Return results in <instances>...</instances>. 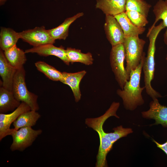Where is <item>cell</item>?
Segmentation results:
<instances>
[{
  "label": "cell",
  "mask_w": 167,
  "mask_h": 167,
  "mask_svg": "<svg viewBox=\"0 0 167 167\" xmlns=\"http://www.w3.org/2000/svg\"><path fill=\"white\" fill-rule=\"evenodd\" d=\"M153 12L155 15V20L148 31L155 26L158 21L162 20L167 28L164 35V40L167 46V0H159L154 6Z\"/></svg>",
  "instance_id": "7402d4cb"
},
{
  "label": "cell",
  "mask_w": 167,
  "mask_h": 167,
  "mask_svg": "<svg viewBox=\"0 0 167 167\" xmlns=\"http://www.w3.org/2000/svg\"><path fill=\"white\" fill-rule=\"evenodd\" d=\"M62 73V78L60 82L69 86L75 97V101L78 102L80 100L81 94L79 84L82 79L86 73L85 70L75 73Z\"/></svg>",
  "instance_id": "5bb4252c"
},
{
  "label": "cell",
  "mask_w": 167,
  "mask_h": 167,
  "mask_svg": "<svg viewBox=\"0 0 167 167\" xmlns=\"http://www.w3.org/2000/svg\"><path fill=\"white\" fill-rule=\"evenodd\" d=\"M109 118V115L105 113L99 117L87 118L85 120V124L97 132L100 139L99 149L101 151L110 149L118 139L133 132L131 128H124L122 126L113 128V129L114 131L113 132H105L103 129V125Z\"/></svg>",
  "instance_id": "3957f363"
},
{
  "label": "cell",
  "mask_w": 167,
  "mask_h": 167,
  "mask_svg": "<svg viewBox=\"0 0 167 167\" xmlns=\"http://www.w3.org/2000/svg\"><path fill=\"white\" fill-rule=\"evenodd\" d=\"M6 0H0V5H2L4 4Z\"/></svg>",
  "instance_id": "83f0119b"
},
{
  "label": "cell",
  "mask_w": 167,
  "mask_h": 167,
  "mask_svg": "<svg viewBox=\"0 0 167 167\" xmlns=\"http://www.w3.org/2000/svg\"><path fill=\"white\" fill-rule=\"evenodd\" d=\"M153 141L156 144L157 147L162 150L167 155V140L163 144H160L154 139H153Z\"/></svg>",
  "instance_id": "4316f807"
},
{
  "label": "cell",
  "mask_w": 167,
  "mask_h": 167,
  "mask_svg": "<svg viewBox=\"0 0 167 167\" xmlns=\"http://www.w3.org/2000/svg\"><path fill=\"white\" fill-rule=\"evenodd\" d=\"M151 6L144 0H126V11H136L146 17Z\"/></svg>",
  "instance_id": "d4e9b609"
},
{
  "label": "cell",
  "mask_w": 167,
  "mask_h": 167,
  "mask_svg": "<svg viewBox=\"0 0 167 167\" xmlns=\"http://www.w3.org/2000/svg\"><path fill=\"white\" fill-rule=\"evenodd\" d=\"M145 57L144 52L139 64L131 71L129 80L126 82L123 89L117 90V94L122 99L124 107L126 109L133 110L144 103L142 92L145 88L141 87L140 83Z\"/></svg>",
  "instance_id": "6da1fadb"
},
{
  "label": "cell",
  "mask_w": 167,
  "mask_h": 167,
  "mask_svg": "<svg viewBox=\"0 0 167 167\" xmlns=\"http://www.w3.org/2000/svg\"><path fill=\"white\" fill-rule=\"evenodd\" d=\"M141 113L144 118L154 119V124H160L164 127H167V107L161 105L157 99L153 100L150 103L149 110Z\"/></svg>",
  "instance_id": "8fae6325"
},
{
  "label": "cell",
  "mask_w": 167,
  "mask_h": 167,
  "mask_svg": "<svg viewBox=\"0 0 167 167\" xmlns=\"http://www.w3.org/2000/svg\"><path fill=\"white\" fill-rule=\"evenodd\" d=\"M165 27L163 23L161 22L158 25L155 26L150 31L148 32L147 35V36L149 38V43L147 56L145 58L142 69L144 75V87L146 92L153 100L162 97L161 94L152 87L151 82L154 77L156 40L160 32Z\"/></svg>",
  "instance_id": "7a4b0ae2"
},
{
  "label": "cell",
  "mask_w": 167,
  "mask_h": 167,
  "mask_svg": "<svg viewBox=\"0 0 167 167\" xmlns=\"http://www.w3.org/2000/svg\"><path fill=\"white\" fill-rule=\"evenodd\" d=\"M114 17L121 26L125 36H139L145 30L144 27H138L134 24L128 17L125 12Z\"/></svg>",
  "instance_id": "e0dca14e"
},
{
  "label": "cell",
  "mask_w": 167,
  "mask_h": 167,
  "mask_svg": "<svg viewBox=\"0 0 167 167\" xmlns=\"http://www.w3.org/2000/svg\"><path fill=\"white\" fill-rule=\"evenodd\" d=\"M83 12L79 13L75 15L66 19L58 27L48 30L51 37L56 40H65L68 35L69 27L71 24L77 19L84 15Z\"/></svg>",
  "instance_id": "ac0fdd59"
},
{
  "label": "cell",
  "mask_w": 167,
  "mask_h": 167,
  "mask_svg": "<svg viewBox=\"0 0 167 167\" xmlns=\"http://www.w3.org/2000/svg\"><path fill=\"white\" fill-rule=\"evenodd\" d=\"M25 52V53H36L40 56L45 57L53 55L59 58L67 65H69L70 63L66 55V49L62 46L57 47L53 44H48L33 47L26 50Z\"/></svg>",
  "instance_id": "7c38bea8"
},
{
  "label": "cell",
  "mask_w": 167,
  "mask_h": 167,
  "mask_svg": "<svg viewBox=\"0 0 167 167\" xmlns=\"http://www.w3.org/2000/svg\"><path fill=\"white\" fill-rule=\"evenodd\" d=\"M25 76V71L24 66L17 70L14 79L12 92L17 100L26 103L31 110L37 111L39 109L37 102L38 96L28 89Z\"/></svg>",
  "instance_id": "277c9868"
},
{
  "label": "cell",
  "mask_w": 167,
  "mask_h": 167,
  "mask_svg": "<svg viewBox=\"0 0 167 167\" xmlns=\"http://www.w3.org/2000/svg\"><path fill=\"white\" fill-rule=\"evenodd\" d=\"M29 106L24 102H21L19 106L11 113H0V141L6 136L11 135L14 129L10 128L12 123L22 113L30 110Z\"/></svg>",
  "instance_id": "9c48e42d"
},
{
  "label": "cell",
  "mask_w": 167,
  "mask_h": 167,
  "mask_svg": "<svg viewBox=\"0 0 167 167\" xmlns=\"http://www.w3.org/2000/svg\"><path fill=\"white\" fill-rule=\"evenodd\" d=\"M42 132L41 129L35 130L31 127H22L17 130L14 129L11 135L13 142L10 146L11 150L24 151L32 145Z\"/></svg>",
  "instance_id": "52a82bcc"
},
{
  "label": "cell",
  "mask_w": 167,
  "mask_h": 167,
  "mask_svg": "<svg viewBox=\"0 0 167 167\" xmlns=\"http://www.w3.org/2000/svg\"><path fill=\"white\" fill-rule=\"evenodd\" d=\"M146 41L139 36H125L123 44L126 62V69L130 75L140 64L144 52L143 48Z\"/></svg>",
  "instance_id": "5b68a950"
},
{
  "label": "cell",
  "mask_w": 167,
  "mask_h": 167,
  "mask_svg": "<svg viewBox=\"0 0 167 167\" xmlns=\"http://www.w3.org/2000/svg\"><path fill=\"white\" fill-rule=\"evenodd\" d=\"M20 102L15 97L12 91H9L1 86L0 88V113L12 112L18 107Z\"/></svg>",
  "instance_id": "2e32d148"
},
{
  "label": "cell",
  "mask_w": 167,
  "mask_h": 167,
  "mask_svg": "<svg viewBox=\"0 0 167 167\" xmlns=\"http://www.w3.org/2000/svg\"><path fill=\"white\" fill-rule=\"evenodd\" d=\"M166 60L167 62V55H166Z\"/></svg>",
  "instance_id": "f1b7e54d"
},
{
  "label": "cell",
  "mask_w": 167,
  "mask_h": 167,
  "mask_svg": "<svg viewBox=\"0 0 167 167\" xmlns=\"http://www.w3.org/2000/svg\"><path fill=\"white\" fill-rule=\"evenodd\" d=\"M96 8L105 15L115 16L126 11V0H96Z\"/></svg>",
  "instance_id": "9a60e30c"
},
{
  "label": "cell",
  "mask_w": 167,
  "mask_h": 167,
  "mask_svg": "<svg viewBox=\"0 0 167 167\" xmlns=\"http://www.w3.org/2000/svg\"><path fill=\"white\" fill-rule=\"evenodd\" d=\"M125 59V52L123 44L112 46L110 55V66L115 79L121 89H123L130 77L124 66Z\"/></svg>",
  "instance_id": "8992f818"
},
{
  "label": "cell",
  "mask_w": 167,
  "mask_h": 167,
  "mask_svg": "<svg viewBox=\"0 0 167 167\" xmlns=\"http://www.w3.org/2000/svg\"><path fill=\"white\" fill-rule=\"evenodd\" d=\"M3 51L6 58L13 67L17 70L24 66L27 61L26 53L16 45Z\"/></svg>",
  "instance_id": "d6986e66"
},
{
  "label": "cell",
  "mask_w": 167,
  "mask_h": 167,
  "mask_svg": "<svg viewBox=\"0 0 167 167\" xmlns=\"http://www.w3.org/2000/svg\"><path fill=\"white\" fill-rule=\"evenodd\" d=\"M37 69L43 73L49 79L54 81H61L62 78V73L52 66L43 61L35 63Z\"/></svg>",
  "instance_id": "cb8c5ba5"
},
{
  "label": "cell",
  "mask_w": 167,
  "mask_h": 167,
  "mask_svg": "<svg viewBox=\"0 0 167 167\" xmlns=\"http://www.w3.org/2000/svg\"><path fill=\"white\" fill-rule=\"evenodd\" d=\"M66 51L69 61L72 64L79 62L86 65H90L93 63V59L90 52L84 53L80 50L70 47L67 48Z\"/></svg>",
  "instance_id": "603a6c76"
},
{
  "label": "cell",
  "mask_w": 167,
  "mask_h": 167,
  "mask_svg": "<svg viewBox=\"0 0 167 167\" xmlns=\"http://www.w3.org/2000/svg\"><path fill=\"white\" fill-rule=\"evenodd\" d=\"M20 39L19 32L9 28L1 27L0 32V49L4 51L14 45Z\"/></svg>",
  "instance_id": "ffe728a7"
},
{
  "label": "cell",
  "mask_w": 167,
  "mask_h": 167,
  "mask_svg": "<svg viewBox=\"0 0 167 167\" xmlns=\"http://www.w3.org/2000/svg\"><path fill=\"white\" fill-rule=\"evenodd\" d=\"M104 28L106 37L112 46L123 43L125 36L114 16L105 15Z\"/></svg>",
  "instance_id": "30bf717a"
},
{
  "label": "cell",
  "mask_w": 167,
  "mask_h": 167,
  "mask_svg": "<svg viewBox=\"0 0 167 167\" xmlns=\"http://www.w3.org/2000/svg\"><path fill=\"white\" fill-rule=\"evenodd\" d=\"M40 114L36 111L30 110L21 114L14 122V129L18 130L25 127L35 126L40 118Z\"/></svg>",
  "instance_id": "44dd1931"
},
{
  "label": "cell",
  "mask_w": 167,
  "mask_h": 167,
  "mask_svg": "<svg viewBox=\"0 0 167 167\" xmlns=\"http://www.w3.org/2000/svg\"><path fill=\"white\" fill-rule=\"evenodd\" d=\"M17 69L13 67L6 58L4 51L0 50V75L2 79V86L12 91L13 82Z\"/></svg>",
  "instance_id": "4fadbf2b"
},
{
  "label": "cell",
  "mask_w": 167,
  "mask_h": 167,
  "mask_svg": "<svg viewBox=\"0 0 167 167\" xmlns=\"http://www.w3.org/2000/svg\"><path fill=\"white\" fill-rule=\"evenodd\" d=\"M125 12L132 23L137 27H144L148 23L147 17L137 11H129Z\"/></svg>",
  "instance_id": "484cf974"
},
{
  "label": "cell",
  "mask_w": 167,
  "mask_h": 167,
  "mask_svg": "<svg viewBox=\"0 0 167 167\" xmlns=\"http://www.w3.org/2000/svg\"><path fill=\"white\" fill-rule=\"evenodd\" d=\"M19 34L20 38L33 47L55 43V40L51 37L48 30L44 26L23 31L19 32Z\"/></svg>",
  "instance_id": "ba28073f"
}]
</instances>
